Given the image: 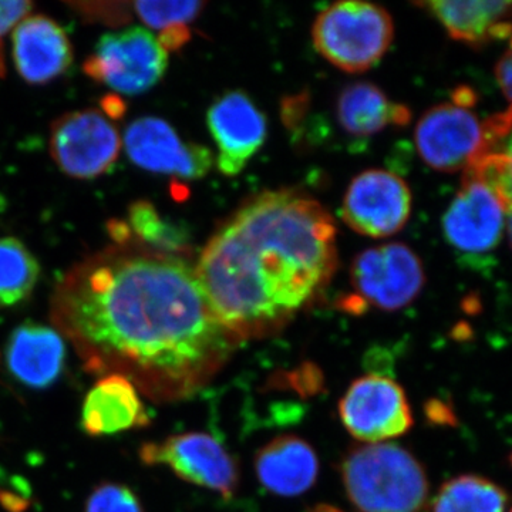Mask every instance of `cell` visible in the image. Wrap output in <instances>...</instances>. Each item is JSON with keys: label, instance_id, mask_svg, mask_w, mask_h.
I'll return each mask as SVG.
<instances>
[{"label": "cell", "instance_id": "obj_26", "mask_svg": "<svg viewBox=\"0 0 512 512\" xmlns=\"http://www.w3.org/2000/svg\"><path fill=\"white\" fill-rule=\"evenodd\" d=\"M84 512H144L137 494L120 483H101L87 498Z\"/></svg>", "mask_w": 512, "mask_h": 512}, {"label": "cell", "instance_id": "obj_33", "mask_svg": "<svg viewBox=\"0 0 512 512\" xmlns=\"http://www.w3.org/2000/svg\"><path fill=\"white\" fill-rule=\"evenodd\" d=\"M505 153L512 158V131L510 136H508L507 141H505Z\"/></svg>", "mask_w": 512, "mask_h": 512}, {"label": "cell", "instance_id": "obj_32", "mask_svg": "<svg viewBox=\"0 0 512 512\" xmlns=\"http://www.w3.org/2000/svg\"><path fill=\"white\" fill-rule=\"evenodd\" d=\"M505 227H507L505 229H507L508 239H510V245L512 248V212L508 214V220L507 224H505Z\"/></svg>", "mask_w": 512, "mask_h": 512}, {"label": "cell", "instance_id": "obj_16", "mask_svg": "<svg viewBox=\"0 0 512 512\" xmlns=\"http://www.w3.org/2000/svg\"><path fill=\"white\" fill-rule=\"evenodd\" d=\"M5 357L16 380L32 389H47L62 375L66 345L56 329L26 322L13 330Z\"/></svg>", "mask_w": 512, "mask_h": 512}, {"label": "cell", "instance_id": "obj_4", "mask_svg": "<svg viewBox=\"0 0 512 512\" xmlns=\"http://www.w3.org/2000/svg\"><path fill=\"white\" fill-rule=\"evenodd\" d=\"M392 16L382 6L360 0L333 3L316 18L313 45L323 59L346 73H365L390 49Z\"/></svg>", "mask_w": 512, "mask_h": 512}, {"label": "cell", "instance_id": "obj_12", "mask_svg": "<svg viewBox=\"0 0 512 512\" xmlns=\"http://www.w3.org/2000/svg\"><path fill=\"white\" fill-rule=\"evenodd\" d=\"M124 146L137 167L181 180H200L214 164L207 147L181 140L174 127L158 117L134 120L124 134Z\"/></svg>", "mask_w": 512, "mask_h": 512}, {"label": "cell", "instance_id": "obj_22", "mask_svg": "<svg viewBox=\"0 0 512 512\" xmlns=\"http://www.w3.org/2000/svg\"><path fill=\"white\" fill-rule=\"evenodd\" d=\"M40 278V265L19 239L0 238V309L28 301Z\"/></svg>", "mask_w": 512, "mask_h": 512}, {"label": "cell", "instance_id": "obj_10", "mask_svg": "<svg viewBox=\"0 0 512 512\" xmlns=\"http://www.w3.org/2000/svg\"><path fill=\"white\" fill-rule=\"evenodd\" d=\"M339 416L350 436L367 444L386 443L413 426L402 386L380 375L363 376L350 384L340 399Z\"/></svg>", "mask_w": 512, "mask_h": 512}, {"label": "cell", "instance_id": "obj_29", "mask_svg": "<svg viewBox=\"0 0 512 512\" xmlns=\"http://www.w3.org/2000/svg\"><path fill=\"white\" fill-rule=\"evenodd\" d=\"M495 80L512 109V36L510 37V46L495 66Z\"/></svg>", "mask_w": 512, "mask_h": 512}, {"label": "cell", "instance_id": "obj_35", "mask_svg": "<svg viewBox=\"0 0 512 512\" xmlns=\"http://www.w3.org/2000/svg\"><path fill=\"white\" fill-rule=\"evenodd\" d=\"M511 512H512V510H511Z\"/></svg>", "mask_w": 512, "mask_h": 512}, {"label": "cell", "instance_id": "obj_20", "mask_svg": "<svg viewBox=\"0 0 512 512\" xmlns=\"http://www.w3.org/2000/svg\"><path fill=\"white\" fill-rule=\"evenodd\" d=\"M340 127L356 138H369L390 126H407L410 110L394 103L372 83H353L342 90L336 101Z\"/></svg>", "mask_w": 512, "mask_h": 512}, {"label": "cell", "instance_id": "obj_14", "mask_svg": "<svg viewBox=\"0 0 512 512\" xmlns=\"http://www.w3.org/2000/svg\"><path fill=\"white\" fill-rule=\"evenodd\" d=\"M505 215L493 192L480 181L464 178L461 190L444 212V238L460 254H487L503 239Z\"/></svg>", "mask_w": 512, "mask_h": 512}, {"label": "cell", "instance_id": "obj_3", "mask_svg": "<svg viewBox=\"0 0 512 512\" xmlns=\"http://www.w3.org/2000/svg\"><path fill=\"white\" fill-rule=\"evenodd\" d=\"M342 481L359 512H421L429 500V478L419 460L394 443L350 448Z\"/></svg>", "mask_w": 512, "mask_h": 512}, {"label": "cell", "instance_id": "obj_8", "mask_svg": "<svg viewBox=\"0 0 512 512\" xmlns=\"http://www.w3.org/2000/svg\"><path fill=\"white\" fill-rule=\"evenodd\" d=\"M49 147L60 171L77 180H92L116 163L121 138L104 111L80 110L53 121Z\"/></svg>", "mask_w": 512, "mask_h": 512}, {"label": "cell", "instance_id": "obj_34", "mask_svg": "<svg viewBox=\"0 0 512 512\" xmlns=\"http://www.w3.org/2000/svg\"><path fill=\"white\" fill-rule=\"evenodd\" d=\"M510 463H511V466H512V453H511V456H510Z\"/></svg>", "mask_w": 512, "mask_h": 512}, {"label": "cell", "instance_id": "obj_30", "mask_svg": "<svg viewBox=\"0 0 512 512\" xmlns=\"http://www.w3.org/2000/svg\"><path fill=\"white\" fill-rule=\"evenodd\" d=\"M160 45L164 47L167 52H175L181 49L191 39V30L188 26H174L161 30L160 35L157 37Z\"/></svg>", "mask_w": 512, "mask_h": 512}, {"label": "cell", "instance_id": "obj_24", "mask_svg": "<svg viewBox=\"0 0 512 512\" xmlns=\"http://www.w3.org/2000/svg\"><path fill=\"white\" fill-rule=\"evenodd\" d=\"M464 178L480 181L498 198L507 215L512 212V158L505 151L478 157L464 170Z\"/></svg>", "mask_w": 512, "mask_h": 512}, {"label": "cell", "instance_id": "obj_21", "mask_svg": "<svg viewBox=\"0 0 512 512\" xmlns=\"http://www.w3.org/2000/svg\"><path fill=\"white\" fill-rule=\"evenodd\" d=\"M508 495L491 480L473 474L451 478L441 485L433 512H505Z\"/></svg>", "mask_w": 512, "mask_h": 512}, {"label": "cell", "instance_id": "obj_31", "mask_svg": "<svg viewBox=\"0 0 512 512\" xmlns=\"http://www.w3.org/2000/svg\"><path fill=\"white\" fill-rule=\"evenodd\" d=\"M6 76L5 52H3V43L0 40V79Z\"/></svg>", "mask_w": 512, "mask_h": 512}, {"label": "cell", "instance_id": "obj_9", "mask_svg": "<svg viewBox=\"0 0 512 512\" xmlns=\"http://www.w3.org/2000/svg\"><path fill=\"white\" fill-rule=\"evenodd\" d=\"M350 279L366 306L392 312L406 308L420 295L426 275L412 248L392 242L360 252Z\"/></svg>", "mask_w": 512, "mask_h": 512}, {"label": "cell", "instance_id": "obj_17", "mask_svg": "<svg viewBox=\"0 0 512 512\" xmlns=\"http://www.w3.org/2000/svg\"><path fill=\"white\" fill-rule=\"evenodd\" d=\"M416 5L427 10L451 39L468 46L483 47L512 36V2L429 0Z\"/></svg>", "mask_w": 512, "mask_h": 512}, {"label": "cell", "instance_id": "obj_25", "mask_svg": "<svg viewBox=\"0 0 512 512\" xmlns=\"http://www.w3.org/2000/svg\"><path fill=\"white\" fill-rule=\"evenodd\" d=\"M207 3L197 2H136L133 12L138 19L153 30L188 26V23L198 18Z\"/></svg>", "mask_w": 512, "mask_h": 512}, {"label": "cell", "instance_id": "obj_28", "mask_svg": "<svg viewBox=\"0 0 512 512\" xmlns=\"http://www.w3.org/2000/svg\"><path fill=\"white\" fill-rule=\"evenodd\" d=\"M33 3L28 0L23 2H0V40L15 29L26 16L32 12Z\"/></svg>", "mask_w": 512, "mask_h": 512}, {"label": "cell", "instance_id": "obj_15", "mask_svg": "<svg viewBox=\"0 0 512 512\" xmlns=\"http://www.w3.org/2000/svg\"><path fill=\"white\" fill-rule=\"evenodd\" d=\"M12 43L16 70L33 86L53 82L72 66V42L49 16H26L13 30Z\"/></svg>", "mask_w": 512, "mask_h": 512}, {"label": "cell", "instance_id": "obj_7", "mask_svg": "<svg viewBox=\"0 0 512 512\" xmlns=\"http://www.w3.org/2000/svg\"><path fill=\"white\" fill-rule=\"evenodd\" d=\"M146 466H165L187 481L231 498L239 483L238 464L217 437L201 431L174 434L144 444L138 451Z\"/></svg>", "mask_w": 512, "mask_h": 512}, {"label": "cell", "instance_id": "obj_19", "mask_svg": "<svg viewBox=\"0 0 512 512\" xmlns=\"http://www.w3.org/2000/svg\"><path fill=\"white\" fill-rule=\"evenodd\" d=\"M150 423L138 390L124 377H101L84 399L82 429L89 436H113Z\"/></svg>", "mask_w": 512, "mask_h": 512}, {"label": "cell", "instance_id": "obj_11", "mask_svg": "<svg viewBox=\"0 0 512 512\" xmlns=\"http://www.w3.org/2000/svg\"><path fill=\"white\" fill-rule=\"evenodd\" d=\"M412 215V191L399 175L367 170L346 190L342 218L357 234L387 238L402 231Z\"/></svg>", "mask_w": 512, "mask_h": 512}, {"label": "cell", "instance_id": "obj_13", "mask_svg": "<svg viewBox=\"0 0 512 512\" xmlns=\"http://www.w3.org/2000/svg\"><path fill=\"white\" fill-rule=\"evenodd\" d=\"M208 128L218 148L217 167L228 177L238 175L261 150L268 133L265 114L244 92H228L207 113Z\"/></svg>", "mask_w": 512, "mask_h": 512}, {"label": "cell", "instance_id": "obj_23", "mask_svg": "<svg viewBox=\"0 0 512 512\" xmlns=\"http://www.w3.org/2000/svg\"><path fill=\"white\" fill-rule=\"evenodd\" d=\"M127 227L131 238L153 251L184 256L190 248L187 229L161 217L151 202L137 201L128 208Z\"/></svg>", "mask_w": 512, "mask_h": 512}, {"label": "cell", "instance_id": "obj_18", "mask_svg": "<svg viewBox=\"0 0 512 512\" xmlns=\"http://www.w3.org/2000/svg\"><path fill=\"white\" fill-rule=\"evenodd\" d=\"M255 473L269 493L298 497L311 490L318 480V454L301 437H276L256 453Z\"/></svg>", "mask_w": 512, "mask_h": 512}, {"label": "cell", "instance_id": "obj_27", "mask_svg": "<svg viewBox=\"0 0 512 512\" xmlns=\"http://www.w3.org/2000/svg\"><path fill=\"white\" fill-rule=\"evenodd\" d=\"M86 22L120 28L133 19V3L127 2H67Z\"/></svg>", "mask_w": 512, "mask_h": 512}, {"label": "cell", "instance_id": "obj_1", "mask_svg": "<svg viewBox=\"0 0 512 512\" xmlns=\"http://www.w3.org/2000/svg\"><path fill=\"white\" fill-rule=\"evenodd\" d=\"M110 247L62 276L50 320L84 370L121 376L157 403L187 399L220 370L238 339L220 322L194 266L134 241L109 224Z\"/></svg>", "mask_w": 512, "mask_h": 512}, {"label": "cell", "instance_id": "obj_2", "mask_svg": "<svg viewBox=\"0 0 512 512\" xmlns=\"http://www.w3.org/2000/svg\"><path fill=\"white\" fill-rule=\"evenodd\" d=\"M336 265L329 212L298 192L272 191L239 208L194 268L212 311L239 340L282 325L328 284Z\"/></svg>", "mask_w": 512, "mask_h": 512}, {"label": "cell", "instance_id": "obj_6", "mask_svg": "<svg viewBox=\"0 0 512 512\" xmlns=\"http://www.w3.org/2000/svg\"><path fill=\"white\" fill-rule=\"evenodd\" d=\"M168 67V52L144 28H128L101 37L83 64L84 73L114 92L141 94L153 89Z\"/></svg>", "mask_w": 512, "mask_h": 512}, {"label": "cell", "instance_id": "obj_5", "mask_svg": "<svg viewBox=\"0 0 512 512\" xmlns=\"http://www.w3.org/2000/svg\"><path fill=\"white\" fill-rule=\"evenodd\" d=\"M474 94L457 92L450 103L431 107L423 114L414 141L421 160L440 173L466 170L478 157L495 151L487 120L476 116Z\"/></svg>", "mask_w": 512, "mask_h": 512}]
</instances>
